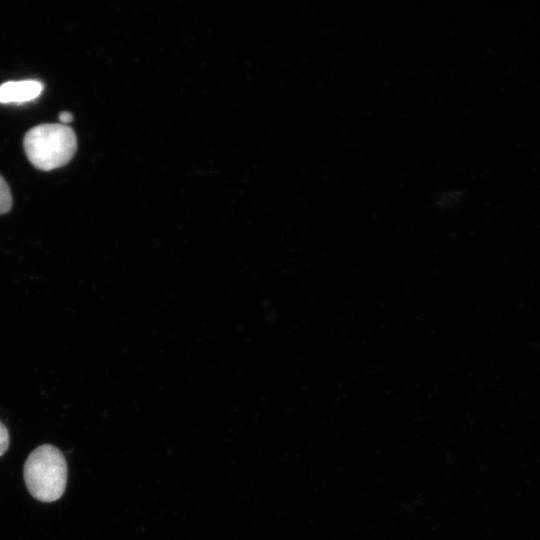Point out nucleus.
I'll use <instances>...</instances> for the list:
<instances>
[{"mask_svg":"<svg viewBox=\"0 0 540 540\" xmlns=\"http://www.w3.org/2000/svg\"><path fill=\"white\" fill-rule=\"evenodd\" d=\"M23 146L30 163L42 171L66 165L77 150V138L69 126L53 123L37 125L24 136Z\"/></svg>","mask_w":540,"mask_h":540,"instance_id":"obj_1","label":"nucleus"},{"mask_svg":"<svg viewBox=\"0 0 540 540\" xmlns=\"http://www.w3.org/2000/svg\"><path fill=\"white\" fill-rule=\"evenodd\" d=\"M24 480L30 494L41 502H53L64 493L67 464L62 452L44 444L33 450L23 469Z\"/></svg>","mask_w":540,"mask_h":540,"instance_id":"obj_2","label":"nucleus"},{"mask_svg":"<svg viewBox=\"0 0 540 540\" xmlns=\"http://www.w3.org/2000/svg\"><path fill=\"white\" fill-rule=\"evenodd\" d=\"M44 88L38 80L8 81L0 85V103L21 104L40 96Z\"/></svg>","mask_w":540,"mask_h":540,"instance_id":"obj_3","label":"nucleus"},{"mask_svg":"<svg viewBox=\"0 0 540 540\" xmlns=\"http://www.w3.org/2000/svg\"><path fill=\"white\" fill-rule=\"evenodd\" d=\"M12 194L5 179L0 175V214L9 212L12 208Z\"/></svg>","mask_w":540,"mask_h":540,"instance_id":"obj_4","label":"nucleus"},{"mask_svg":"<svg viewBox=\"0 0 540 540\" xmlns=\"http://www.w3.org/2000/svg\"><path fill=\"white\" fill-rule=\"evenodd\" d=\"M9 446V433L5 425L0 421V456L3 455Z\"/></svg>","mask_w":540,"mask_h":540,"instance_id":"obj_5","label":"nucleus"},{"mask_svg":"<svg viewBox=\"0 0 540 540\" xmlns=\"http://www.w3.org/2000/svg\"><path fill=\"white\" fill-rule=\"evenodd\" d=\"M58 117H59V120L63 123V125L73 121V115L67 111L61 112Z\"/></svg>","mask_w":540,"mask_h":540,"instance_id":"obj_6","label":"nucleus"}]
</instances>
